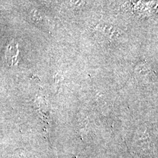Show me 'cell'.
Wrapping results in <instances>:
<instances>
[{
  "mask_svg": "<svg viewBox=\"0 0 158 158\" xmlns=\"http://www.w3.org/2000/svg\"><path fill=\"white\" fill-rule=\"evenodd\" d=\"M6 62L8 66H14L16 64L17 56L18 55V44L15 40L12 41L8 46L6 51Z\"/></svg>",
  "mask_w": 158,
  "mask_h": 158,
  "instance_id": "6da1fadb",
  "label": "cell"
}]
</instances>
